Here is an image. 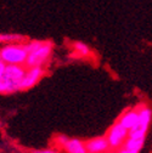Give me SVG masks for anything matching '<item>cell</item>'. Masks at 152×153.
I'll use <instances>...</instances> for the list:
<instances>
[{"label":"cell","instance_id":"13","mask_svg":"<svg viewBox=\"0 0 152 153\" xmlns=\"http://www.w3.org/2000/svg\"><path fill=\"white\" fill-rule=\"evenodd\" d=\"M34 153H59L55 149H39V151H34Z\"/></svg>","mask_w":152,"mask_h":153},{"label":"cell","instance_id":"7","mask_svg":"<svg viewBox=\"0 0 152 153\" xmlns=\"http://www.w3.org/2000/svg\"><path fill=\"white\" fill-rule=\"evenodd\" d=\"M86 151L88 153H107L110 147V143L106 137H95L89 140L86 143Z\"/></svg>","mask_w":152,"mask_h":153},{"label":"cell","instance_id":"8","mask_svg":"<svg viewBox=\"0 0 152 153\" xmlns=\"http://www.w3.org/2000/svg\"><path fill=\"white\" fill-rule=\"evenodd\" d=\"M145 142V137H133L128 136L123 147L118 153H139Z\"/></svg>","mask_w":152,"mask_h":153},{"label":"cell","instance_id":"3","mask_svg":"<svg viewBox=\"0 0 152 153\" xmlns=\"http://www.w3.org/2000/svg\"><path fill=\"white\" fill-rule=\"evenodd\" d=\"M27 57L28 51L26 49V44L10 43L0 49V59L6 65L26 66Z\"/></svg>","mask_w":152,"mask_h":153},{"label":"cell","instance_id":"4","mask_svg":"<svg viewBox=\"0 0 152 153\" xmlns=\"http://www.w3.org/2000/svg\"><path fill=\"white\" fill-rule=\"evenodd\" d=\"M139 112V119L136 125L129 131V136L133 137H145L147 129L150 126L151 123V118H152V111L151 108L142 106L140 109H138Z\"/></svg>","mask_w":152,"mask_h":153},{"label":"cell","instance_id":"5","mask_svg":"<svg viewBox=\"0 0 152 153\" xmlns=\"http://www.w3.org/2000/svg\"><path fill=\"white\" fill-rule=\"evenodd\" d=\"M129 136V131L123 128L118 122L116 124H113L111 126V129L107 132V141L110 143V147L113 149H117V148H122L125 140Z\"/></svg>","mask_w":152,"mask_h":153},{"label":"cell","instance_id":"2","mask_svg":"<svg viewBox=\"0 0 152 153\" xmlns=\"http://www.w3.org/2000/svg\"><path fill=\"white\" fill-rule=\"evenodd\" d=\"M27 69L25 66L6 65L5 72L3 74L1 83L4 86V94H11L21 90V83L25 78Z\"/></svg>","mask_w":152,"mask_h":153},{"label":"cell","instance_id":"10","mask_svg":"<svg viewBox=\"0 0 152 153\" xmlns=\"http://www.w3.org/2000/svg\"><path fill=\"white\" fill-rule=\"evenodd\" d=\"M62 147L67 153H88L85 142L78 139H68Z\"/></svg>","mask_w":152,"mask_h":153},{"label":"cell","instance_id":"9","mask_svg":"<svg viewBox=\"0 0 152 153\" xmlns=\"http://www.w3.org/2000/svg\"><path fill=\"white\" fill-rule=\"evenodd\" d=\"M138 119H139V112L136 109H129L128 112H125L123 116L119 118L118 123L123 128H125L128 131H130L136 125Z\"/></svg>","mask_w":152,"mask_h":153},{"label":"cell","instance_id":"14","mask_svg":"<svg viewBox=\"0 0 152 153\" xmlns=\"http://www.w3.org/2000/svg\"><path fill=\"white\" fill-rule=\"evenodd\" d=\"M108 153H118V152H108Z\"/></svg>","mask_w":152,"mask_h":153},{"label":"cell","instance_id":"1","mask_svg":"<svg viewBox=\"0 0 152 153\" xmlns=\"http://www.w3.org/2000/svg\"><path fill=\"white\" fill-rule=\"evenodd\" d=\"M26 49L28 51V57L26 61V67H43L50 59L52 52V44L50 42L31 40L26 43Z\"/></svg>","mask_w":152,"mask_h":153},{"label":"cell","instance_id":"15","mask_svg":"<svg viewBox=\"0 0 152 153\" xmlns=\"http://www.w3.org/2000/svg\"><path fill=\"white\" fill-rule=\"evenodd\" d=\"M0 40H1V35H0Z\"/></svg>","mask_w":152,"mask_h":153},{"label":"cell","instance_id":"6","mask_svg":"<svg viewBox=\"0 0 152 153\" xmlns=\"http://www.w3.org/2000/svg\"><path fill=\"white\" fill-rule=\"evenodd\" d=\"M44 74L43 67H32L27 68V72L25 74V78L21 83V90H26L29 88H33Z\"/></svg>","mask_w":152,"mask_h":153},{"label":"cell","instance_id":"12","mask_svg":"<svg viewBox=\"0 0 152 153\" xmlns=\"http://www.w3.org/2000/svg\"><path fill=\"white\" fill-rule=\"evenodd\" d=\"M5 68H6V63L1 59H0V80H1V78H3V74L5 72Z\"/></svg>","mask_w":152,"mask_h":153},{"label":"cell","instance_id":"11","mask_svg":"<svg viewBox=\"0 0 152 153\" xmlns=\"http://www.w3.org/2000/svg\"><path fill=\"white\" fill-rule=\"evenodd\" d=\"M73 49L79 56H89L90 55V49L86 44L82 43V42H75L73 44Z\"/></svg>","mask_w":152,"mask_h":153}]
</instances>
